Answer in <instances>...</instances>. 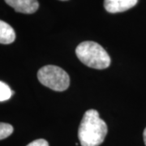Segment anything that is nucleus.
<instances>
[{
    "mask_svg": "<svg viewBox=\"0 0 146 146\" xmlns=\"http://www.w3.org/2000/svg\"><path fill=\"white\" fill-rule=\"evenodd\" d=\"M107 125L99 117L96 110H87L78 129L79 141L81 146H99L107 134Z\"/></svg>",
    "mask_w": 146,
    "mask_h": 146,
    "instance_id": "1",
    "label": "nucleus"
},
{
    "mask_svg": "<svg viewBox=\"0 0 146 146\" xmlns=\"http://www.w3.org/2000/svg\"><path fill=\"white\" fill-rule=\"evenodd\" d=\"M79 59L86 66L95 69H105L110 64V57L98 43L91 41L81 42L76 49Z\"/></svg>",
    "mask_w": 146,
    "mask_h": 146,
    "instance_id": "2",
    "label": "nucleus"
},
{
    "mask_svg": "<svg viewBox=\"0 0 146 146\" xmlns=\"http://www.w3.org/2000/svg\"><path fill=\"white\" fill-rule=\"evenodd\" d=\"M37 78L44 86L58 92L66 90L70 84L68 73L61 68L54 65L42 67L37 72Z\"/></svg>",
    "mask_w": 146,
    "mask_h": 146,
    "instance_id": "3",
    "label": "nucleus"
},
{
    "mask_svg": "<svg viewBox=\"0 0 146 146\" xmlns=\"http://www.w3.org/2000/svg\"><path fill=\"white\" fill-rule=\"evenodd\" d=\"M7 4L17 12L24 14H33L39 7L37 0H4Z\"/></svg>",
    "mask_w": 146,
    "mask_h": 146,
    "instance_id": "4",
    "label": "nucleus"
},
{
    "mask_svg": "<svg viewBox=\"0 0 146 146\" xmlns=\"http://www.w3.org/2000/svg\"><path fill=\"white\" fill-rule=\"evenodd\" d=\"M137 3L138 0H104V7L110 13H118L129 10Z\"/></svg>",
    "mask_w": 146,
    "mask_h": 146,
    "instance_id": "5",
    "label": "nucleus"
},
{
    "mask_svg": "<svg viewBox=\"0 0 146 146\" xmlns=\"http://www.w3.org/2000/svg\"><path fill=\"white\" fill-rule=\"evenodd\" d=\"M16 39V33L13 28L0 20V43L1 44H11Z\"/></svg>",
    "mask_w": 146,
    "mask_h": 146,
    "instance_id": "6",
    "label": "nucleus"
},
{
    "mask_svg": "<svg viewBox=\"0 0 146 146\" xmlns=\"http://www.w3.org/2000/svg\"><path fill=\"white\" fill-rule=\"evenodd\" d=\"M14 92L10 89V87L4 82L0 81V102H3L10 99Z\"/></svg>",
    "mask_w": 146,
    "mask_h": 146,
    "instance_id": "7",
    "label": "nucleus"
},
{
    "mask_svg": "<svg viewBox=\"0 0 146 146\" xmlns=\"http://www.w3.org/2000/svg\"><path fill=\"white\" fill-rule=\"evenodd\" d=\"M13 127L9 123H0V141L6 139L13 132Z\"/></svg>",
    "mask_w": 146,
    "mask_h": 146,
    "instance_id": "8",
    "label": "nucleus"
},
{
    "mask_svg": "<svg viewBox=\"0 0 146 146\" xmlns=\"http://www.w3.org/2000/svg\"><path fill=\"white\" fill-rule=\"evenodd\" d=\"M27 146H49V143L44 139H38L33 141Z\"/></svg>",
    "mask_w": 146,
    "mask_h": 146,
    "instance_id": "9",
    "label": "nucleus"
},
{
    "mask_svg": "<svg viewBox=\"0 0 146 146\" xmlns=\"http://www.w3.org/2000/svg\"><path fill=\"white\" fill-rule=\"evenodd\" d=\"M143 137H144V142H145V146H146V128L145 129V131H144Z\"/></svg>",
    "mask_w": 146,
    "mask_h": 146,
    "instance_id": "10",
    "label": "nucleus"
},
{
    "mask_svg": "<svg viewBox=\"0 0 146 146\" xmlns=\"http://www.w3.org/2000/svg\"><path fill=\"white\" fill-rule=\"evenodd\" d=\"M61 1H68V0H61Z\"/></svg>",
    "mask_w": 146,
    "mask_h": 146,
    "instance_id": "11",
    "label": "nucleus"
}]
</instances>
